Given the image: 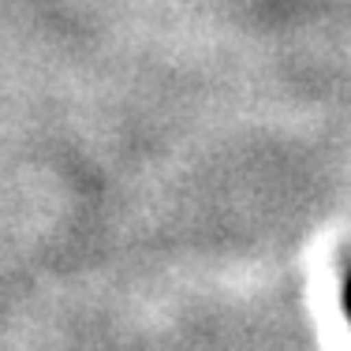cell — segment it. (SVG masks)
Wrapping results in <instances>:
<instances>
[{"mask_svg":"<svg viewBox=\"0 0 351 351\" xmlns=\"http://www.w3.org/2000/svg\"><path fill=\"white\" fill-rule=\"evenodd\" d=\"M344 311H348V322H351V273L344 277Z\"/></svg>","mask_w":351,"mask_h":351,"instance_id":"cell-1","label":"cell"}]
</instances>
